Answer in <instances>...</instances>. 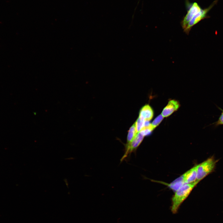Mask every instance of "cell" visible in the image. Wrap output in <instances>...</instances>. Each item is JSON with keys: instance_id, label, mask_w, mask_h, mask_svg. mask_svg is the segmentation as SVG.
I'll return each instance as SVG.
<instances>
[{"instance_id": "cell-1", "label": "cell", "mask_w": 223, "mask_h": 223, "mask_svg": "<svg viewBox=\"0 0 223 223\" xmlns=\"http://www.w3.org/2000/svg\"><path fill=\"white\" fill-rule=\"evenodd\" d=\"M199 182L196 181L192 183L186 184L176 191L172 199L171 211L173 213L177 212L180 205Z\"/></svg>"}, {"instance_id": "cell-2", "label": "cell", "mask_w": 223, "mask_h": 223, "mask_svg": "<svg viewBox=\"0 0 223 223\" xmlns=\"http://www.w3.org/2000/svg\"><path fill=\"white\" fill-rule=\"evenodd\" d=\"M216 163V161L211 158L199 164L196 181L199 182L212 172Z\"/></svg>"}, {"instance_id": "cell-3", "label": "cell", "mask_w": 223, "mask_h": 223, "mask_svg": "<svg viewBox=\"0 0 223 223\" xmlns=\"http://www.w3.org/2000/svg\"><path fill=\"white\" fill-rule=\"evenodd\" d=\"M144 137L139 132L130 143L128 144H125V153L121 159V162L122 161L132 152L136 151L143 141Z\"/></svg>"}, {"instance_id": "cell-4", "label": "cell", "mask_w": 223, "mask_h": 223, "mask_svg": "<svg viewBox=\"0 0 223 223\" xmlns=\"http://www.w3.org/2000/svg\"><path fill=\"white\" fill-rule=\"evenodd\" d=\"M213 6V5L204 9H201V11L194 15L183 29L184 31L188 34L192 27L206 17L207 13Z\"/></svg>"}, {"instance_id": "cell-5", "label": "cell", "mask_w": 223, "mask_h": 223, "mask_svg": "<svg viewBox=\"0 0 223 223\" xmlns=\"http://www.w3.org/2000/svg\"><path fill=\"white\" fill-rule=\"evenodd\" d=\"M201 9L197 3L195 2L193 4L181 22V25L183 29L185 28L193 16L200 12Z\"/></svg>"}, {"instance_id": "cell-6", "label": "cell", "mask_w": 223, "mask_h": 223, "mask_svg": "<svg viewBox=\"0 0 223 223\" xmlns=\"http://www.w3.org/2000/svg\"><path fill=\"white\" fill-rule=\"evenodd\" d=\"M198 166L199 164L194 166L181 176L185 184L192 183L196 181Z\"/></svg>"}, {"instance_id": "cell-7", "label": "cell", "mask_w": 223, "mask_h": 223, "mask_svg": "<svg viewBox=\"0 0 223 223\" xmlns=\"http://www.w3.org/2000/svg\"><path fill=\"white\" fill-rule=\"evenodd\" d=\"M180 106L179 102L175 100H170L164 108L161 115L164 117H167L177 111Z\"/></svg>"}, {"instance_id": "cell-8", "label": "cell", "mask_w": 223, "mask_h": 223, "mask_svg": "<svg viewBox=\"0 0 223 223\" xmlns=\"http://www.w3.org/2000/svg\"><path fill=\"white\" fill-rule=\"evenodd\" d=\"M153 115L152 109L149 105L146 104L141 108L139 116L143 119L145 121H149L152 118Z\"/></svg>"}, {"instance_id": "cell-9", "label": "cell", "mask_w": 223, "mask_h": 223, "mask_svg": "<svg viewBox=\"0 0 223 223\" xmlns=\"http://www.w3.org/2000/svg\"><path fill=\"white\" fill-rule=\"evenodd\" d=\"M163 184L167 185L173 190L176 191L180 187L186 184L183 181L181 177L176 179L170 184L163 182Z\"/></svg>"}, {"instance_id": "cell-10", "label": "cell", "mask_w": 223, "mask_h": 223, "mask_svg": "<svg viewBox=\"0 0 223 223\" xmlns=\"http://www.w3.org/2000/svg\"><path fill=\"white\" fill-rule=\"evenodd\" d=\"M137 134L135 122L130 127L128 131L126 144L130 143L134 138Z\"/></svg>"}, {"instance_id": "cell-11", "label": "cell", "mask_w": 223, "mask_h": 223, "mask_svg": "<svg viewBox=\"0 0 223 223\" xmlns=\"http://www.w3.org/2000/svg\"><path fill=\"white\" fill-rule=\"evenodd\" d=\"M149 122H146L144 126L140 132L144 136L150 134L154 129L151 124Z\"/></svg>"}, {"instance_id": "cell-12", "label": "cell", "mask_w": 223, "mask_h": 223, "mask_svg": "<svg viewBox=\"0 0 223 223\" xmlns=\"http://www.w3.org/2000/svg\"><path fill=\"white\" fill-rule=\"evenodd\" d=\"M146 121L142 118L138 117L135 122L137 133L140 132L142 128L144 126Z\"/></svg>"}, {"instance_id": "cell-13", "label": "cell", "mask_w": 223, "mask_h": 223, "mask_svg": "<svg viewBox=\"0 0 223 223\" xmlns=\"http://www.w3.org/2000/svg\"><path fill=\"white\" fill-rule=\"evenodd\" d=\"M161 114L158 116L151 123L153 128L155 129L161 122L164 118Z\"/></svg>"}, {"instance_id": "cell-14", "label": "cell", "mask_w": 223, "mask_h": 223, "mask_svg": "<svg viewBox=\"0 0 223 223\" xmlns=\"http://www.w3.org/2000/svg\"><path fill=\"white\" fill-rule=\"evenodd\" d=\"M218 108L222 111V112L218 120L213 124L215 127H217L220 125H223V110L219 107Z\"/></svg>"}]
</instances>
